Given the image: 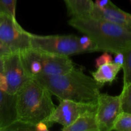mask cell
Segmentation results:
<instances>
[{
    "label": "cell",
    "mask_w": 131,
    "mask_h": 131,
    "mask_svg": "<svg viewBox=\"0 0 131 131\" xmlns=\"http://www.w3.org/2000/svg\"><path fill=\"white\" fill-rule=\"evenodd\" d=\"M110 3H112L110 0H95L94 2V6L101 10L106 7Z\"/></svg>",
    "instance_id": "603a6c76"
},
{
    "label": "cell",
    "mask_w": 131,
    "mask_h": 131,
    "mask_svg": "<svg viewBox=\"0 0 131 131\" xmlns=\"http://www.w3.org/2000/svg\"><path fill=\"white\" fill-rule=\"evenodd\" d=\"M51 95L37 80H28L15 94L17 120L33 125L46 122L56 107Z\"/></svg>",
    "instance_id": "3957f363"
},
{
    "label": "cell",
    "mask_w": 131,
    "mask_h": 131,
    "mask_svg": "<svg viewBox=\"0 0 131 131\" xmlns=\"http://www.w3.org/2000/svg\"><path fill=\"white\" fill-rule=\"evenodd\" d=\"M41 53L42 69L40 75L48 76L61 75L74 68V64L69 56L48 53L42 51H41Z\"/></svg>",
    "instance_id": "9c48e42d"
},
{
    "label": "cell",
    "mask_w": 131,
    "mask_h": 131,
    "mask_svg": "<svg viewBox=\"0 0 131 131\" xmlns=\"http://www.w3.org/2000/svg\"><path fill=\"white\" fill-rule=\"evenodd\" d=\"M17 120L16 96L0 90V131Z\"/></svg>",
    "instance_id": "8fae6325"
},
{
    "label": "cell",
    "mask_w": 131,
    "mask_h": 131,
    "mask_svg": "<svg viewBox=\"0 0 131 131\" xmlns=\"http://www.w3.org/2000/svg\"><path fill=\"white\" fill-rule=\"evenodd\" d=\"M63 131H99L96 117V110H91L82 114L74 122Z\"/></svg>",
    "instance_id": "4fadbf2b"
},
{
    "label": "cell",
    "mask_w": 131,
    "mask_h": 131,
    "mask_svg": "<svg viewBox=\"0 0 131 131\" xmlns=\"http://www.w3.org/2000/svg\"><path fill=\"white\" fill-rule=\"evenodd\" d=\"M0 42L11 52H20L31 47L29 32L21 26L16 17L7 14L0 17Z\"/></svg>",
    "instance_id": "5b68a950"
},
{
    "label": "cell",
    "mask_w": 131,
    "mask_h": 131,
    "mask_svg": "<svg viewBox=\"0 0 131 131\" xmlns=\"http://www.w3.org/2000/svg\"><path fill=\"white\" fill-rule=\"evenodd\" d=\"M71 17L89 16L94 7L92 0H64Z\"/></svg>",
    "instance_id": "9a60e30c"
},
{
    "label": "cell",
    "mask_w": 131,
    "mask_h": 131,
    "mask_svg": "<svg viewBox=\"0 0 131 131\" xmlns=\"http://www.w3.org/2000/svg\"><path fill=\"white\" fill-rule=\"evenodd\" d=\"M114 54H115V56H114L113 62L121 66L122 68L123 62H124V55H123V52H118V53H116Z\"/></svg>",
    "instance_id": "cb8c5ba5"
},
{
    "label": "cell",
    "mask_w": 131,
    "mask_h": 131,
    "mask_svg": "<svg viewBox=\"0 0 131 131\" xmlns=\"http://www.w3.org/2000/svg\"><path fill=\"white\" fill-rule=\"evenodd\" d=\"M119 96L121 112L131 114V83L123 84Z\"/></svg>",
    "instance_id": "2e32d148"
},
{
    "label": "cell",
    "mask_w": 131,
    "mask_h": 131,
    "mask_svg": "<svg viewBox=\"0 0 131 131\" xmlns=\"http://www.w3.org/2000/svg\"><path fill=\"white\" fill-rule=\"evenodd\" d=\"M1 57L2 73L7 82L8 93L15 95L20 88L32 78L26 71L19 52H11Z\"/></svg>",
    "instance_id": "8992f818"
},
{
    "label": "cell",
    "mask_w": 131,
    "mask_h": 131,
    "mask_svg": "<svg viewBox=\"0 0 131 131\" xmlns=\"http://www.w3.org/2000/svg\"><path fill=\"white\" fill-rule=\"evenodd\" d=\"M9 52H11V51L6 46H5L2 43L0 42V56L9 53Z\"/></svg>",
    "instance_id": "d4e9b609"
},
{
    "label": "cell",
    "mask_w": 131,
    "mask_h": 131,
    "mask_svg": "<svg viewBox=\"0 0 131 131\" xmlns=\"http://www.w3.org/2000/svg\"><path fill=\"white\" fill-rule=\"evenodd\" d=\"M2 72V59L0 56V74Z\"/></svg>",
    "instance_id": "484cf974"
},
{
    "label": "cell",
    "mask_w": 131,
    "mask_h": 131,
    "mask_svg": "<svg viewBox=\"0 0 131 131\" xmlns=\"http://www.w3.org/2000/svg\"><path fill=\"white\" fill-rule=\"evenodd\" d=\"M96 109V104H85L69 100H60L59 106L48 118L46 122L53 125L57 123L63 127L73 124L82 114Z\"/></svg>",
    "instance_id": "ba28073f"
},
{
    "label": "cell",
    "mask_w": 131,
    "mask_h": 131,
    "mask_svg": "<svg viewBox=\"0 0 131 131\" xmlns=\"http://www.w3.org/2000/svg\"><path fill=\"white\" fill-rule=\"evenodd\" d=\"M9 130H35V125L28 124V123L23 122L20 121V120H17L16 121L14 122L13 124L9 125L5 131Z\"/></svg>",
    "instance_id": "ffe728a7"
},
{
    "label": "cell",
    "mask_w": 131,
    "mask_h": 131,
    "mask_svg": "<svg viewBox=\"0 0 131 131\" xmlns=\"http://www.w3.org/2000/svg\"><path fill=\"white\" fill-rule=\"evenodd\" d=\"M121 69V66L113 61L98 67L96 71L91 72V75L98 83L104 84L106 83H112Z\"/></svg>",
    "instance_id": "5bb4252c"
},
{
    "label": "cell",
    "mask_w": 131,
    "mask_h": 131,
    "mask_svg": "<svg viewBox=\"0 0 131 131\" xmlns=\"http://www.w3.org/2000/svg\"><path fill=\"white\" fill-rule=\"evenodd\" d=\"M79 43L84 53L96 51L95 43L88 36L83 35L79 37Z\"/></svg>",
    "instance_id": "44dd1931"
},
{
    "label": "cell",
    "mask_w": 131,
    "mask_h": 131,
    "mask_svg": "<svg viewBox=\"0 0 131 131\" xmlns=\"http://www.w3.org/2000/svg\"><path fill=\"white\" fill-rule=\"evenodd\" d=\"M17 0H0V14H7L15 17Z\"/></svg>",
    "instance_id": "d6986e66"
},
{
    "label": "cell",
    "mask_w": 131,
    "mask_h": 131,
    "mask_svg": "<svg viewBox=\"0 0 131 131\" xmlns=\"http://www.w3.org/2000/svg\"><path fill=\"white\" fill-rule=\"evenodd\" d=\"M0 17H1V14H0Z\"/></svg>",
    "instance_id": "4316f807"
},
{
    "label": "cell",
    "mask_w": 131,
    "mask_h": 131,
    "mask_svg": "<svg viewBox=\"0 0 131 131\" xmlns=\"http://www.w3.org/2000/svg\"><path fill=\"white\" fill-rule=\"evenodd\" d=\"M68 23L88 36L95 43L96 51L116 54L131 47V31L109 20L89 15L71 17Z\"/></svg>",
    "instance_id": "7a4b0ae2"
},
{
    "label": "cell",
    "mask_w": 131,
    "mask_h": 131,
    "mask_svg": "<svg viewBox=\"0 0 131 131\" xmlns=\"http://www.w3.org/2000/svg\"><path fill=\"white\" fill-rule=\"evenodd\" d=\"M31 47L48 53L69 56L84 53L74 35H38L30 33Z\"/></svg>",
    "instance_id": "277c9868"
},
{
    "label": "cell",
    "mask_w": 131,
    "mask_h": 131,
    "mask_svg": "<svg viewBox=\"0 0 131 131\" xmlns=\"http://www.w3.org/2000/svg\"><path fill=\"white\" fill-rule=\"evenodd\" d=\"M130 3H131V0H130Z\"/></svg>",
    "instance_id": "83f0119b"
},
{
    "label": "cell",
    "mask_w": 131,
    "mask_h": 131,
    "mask_svg": "<svg viewBox=\"0 0 131 131\" xmlns=\"http://www.w3.org/2000/svg\"><path fill=\"white\" fill-rule=\"evenodd\" d=\"M113 130L131 131V114L121 113L114 123Z\"/></svg>",
    "instance_id": "e0dca14e"
},
{
    "label": "cell",
    "mask_w": 131,
    "mask_h": 131,
    "mask_svg": "<svg viewBox=\"0 0 131 131\" xmlns=\"http://www.w3.org/2000/svg\"><path fill=\"white\" fill-rule=\"evenodd\" d=\"M19 53L24 69L29 76L34 78L40 75L42 69L41 51L30 47Z\"/></svg>",
    "instance_id": "7c38bea8"
},
{
    "label": "cell",
    "mask_w": 131,
    "mask_h": 131,
    "mask_svg": "<svg viewBox=\"0 0 131 131\" xmlns=\"http://www.w3.org/2000/svg\"><path fill=\"white\" fill-rule=\"evenodd\" d=\"M121 113L120 96L100 93L98 98L96 117L99 131L113 130L114 123Z\"/></svg>",
    "instance_id": "52a82bcc"
},
{
    "label": "cell",
    "mask_w": 131,
    "mask_h": 131,
    "mask_svg": "<svg viewBox=\"0 0 131 131\" xmlns=\"http://www.w3.org/2000/svg\"><path fill=\"white\" fill-rule=\"evenodd\" d=\"M90 16L107 19L131 31V14L121 10L113 2L101 10L94 6Z\"/></svg>",
    "instance_id": "30bf717a"
},
{
    "label": "cell",
    "mask_w": 131,
    "mask_h": 131,
    "mask_svg": "<svg viewBox=\"0 0 131 131\" xmlns=\"http://www.w3.org/2000/svg\"><path fill=\"white\" fill-rule=\"evenodd\" d=\"M124 62L121 69L123 71V84L131 83V47L125 50Z\"/></svg>",
    "instance_id": "ac0fdd59"
},
{
    "label": "cell",
    "mask_w": 131,
    "mask_h": 131,
    "mask_svg": "<svg viewBox=\"0 0 131 131\" xmlns=\"http://www.w3.org/2000/svg\"><path fill=\"white\" fill-rule=\"evenodd\" d=\"M33 79L60 101L69 100L85 104H96L100 90L104 85L75 67L61 75H39Z\"/></svg>",
    "instance_id": "6da1fadb"
},
{
    "label": "cell",
    "mask_w": 131,
    "mask_h": 131,
    "mask_svg": "<svg viewBox=\"0 0 131 131\" xmlns=\"http://www.w3.org/2000/svg\"><path fill=\"white\" fill-rule=\"evenodd\" d=\"M113 61V58L111 54H109L108 52H104L103 54L98 57L95 60V65L96 67H99L101 65H104V64L109 63Z\"/></svg>",
    "instance_id": "7402d4cb"
}]
</instances>
